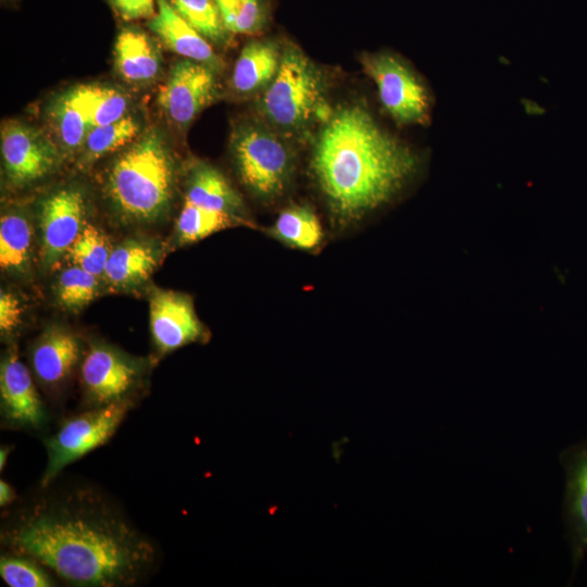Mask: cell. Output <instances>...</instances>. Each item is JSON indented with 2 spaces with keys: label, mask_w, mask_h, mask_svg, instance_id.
<instances>
[{
  "label": "cell",
  "mask_w": 587,
  "mask_h": 587,
  "mask_svg": "<svg viewBox=\"0 0 587 587\" xmlns=\"http://www.w3.org/2000/svg\"><path fill=\"white\" fill-rule=\"evenodd\" d=\"M3 533L15 552L75 586H127L155 560L153 544L89 489L36 503Z\"/></svg>",
  "instance_id": "obj_1"
},
{
  "label": "cell",
  "mask_w": 587,
  "mask_h": 587,
  "mask_svg": "<svg viewBox=\"0 0 587 587\" xmlns=\"http://www.w3.org/2000/svg\"><path fill=\"white\" fill-rule=\"evenodd\" d=\"M416 155L361 107H345L321 130L311 171L335 226L355 224L414 174Z\"/></svg>",
  "instance_id": "obj_2"
},
{
  "label": "cell",
  "mask_w": 587,
  "mask_h": 587,
  "mask_svg": "<svg viewBox=\"0 0 587 587\" xmlns=\"http://www.w3.org/2000/svg\"><path fill=\"white\" fill-rule=\"evenodd\" d=\"M175 163L165 140L150 130L112 163L105 192L117 215L128 223H152L170 209Z\"/></svg>",
  "instance_id": "obj_3"
},
{
  "label": "cell",
  "mask_w": 587,
  "mask_h": 587,
  "mask_svg": "<svg viewBox=\"0 0 587 587\" xmlns=\"http://www.w3.org/2000/svg\"><path fill=\"white\" fill-rule=\"evenodd\" d=\"M259 110L286 130L302 129L325 112V82L316 65L296 46L282 52L278 71L264 89Z\"/></svg>",
  "instance_id": "obj_4"
},
{
  "label": "cell",
  "mask_w": 587,
  "mask_h": 587,
  "mask_svg": "<svg viewBox=\"0 0 587 587\" xmlns=\"http://www.w3.org/2000/svg\"><path fill=\"white\" fill-rule=\"evenodd\" d=\"M232 153L246 188L272 202L287 189L292 175V155L271 130L254 124L239 126L232 138Z\"/></svg>",
  "instance_id": "obj_5"
},
{
  "label": "cell",
  "mask_w": 587,
  "mask_h": 587,
  "mask_svg": "<svg viewBox=\"0 0 587 587\" xmlns=\"http://www.w3.org/2000/svg\"><path fill=\"white\" fill-rule=\"evenodd\" d=\"M129 409L128 401L93 407L67 420L46 440L48 462L41 486H48L70 463L103 445L117 429Z\"/></svg>",
  "instance_id": "obj_6"
},
{
  "label": "cell",
  "mask_w": 587,
  "mask_h": 587,
  "mask_svg": "<svg viewBox=\"0 0 587 587\" xmlns=\"http://www.w3.org/2000/svg\"><path fill=\"white\" fill-rule=\"evenodd\" d=\"M365 73L375 83L379 100L400 124H424L429 116V99L414 73L399 59L385 53L362 58Z\"/></svg>",
  "instance_id": "obj_7"
},
{
  "label": "cell",
  "mask_w": 587,
  "mask_h": 587,
  "mask_svg": "<svg viewBox=\"0 0 587 587\" xmlns=\"http://www.w3.org/2000/svg\"><path fill=\"white\" fill-rule=\"evenodd\" d=\"M143 372L142 360L103 342L90 345L80 366L85 395L93 407L128 401Z\"/></svg>",
  "instance_id": "obj_8"
},
{
  "label": "cell",
  "mask_w": 587,
  "mask_h": 587,
  "mask_svg": "<svg viewBox=\"0 0 587 587\" xmlns=\"http://www.w3.org/2000/svg\"><path fill=\"white\" fill-rule=\"evenodd\" d=\"M1 157L8 183L17 188L43 179L60 160L48 136L17 121H9L1 128Z\"/></svg>",
  "instance_id": "obj_9"
},
{
  "label": "cell",
  "mask_w": 587,
  "mask_h": 587,
  "mask_svg": "<svg viewBox=\"0 0 587 587\" xmlns=\"http://www.w3.org/2000/svg\"><path fill=\"white\" fill-rule=\"evenodd\" d=\"M37 222L41 262L49 268L67 253L87 224L84 193L75 187L49 193L39 203Z\"/></svg>",
  "instance_id": "obj_10"
},
{
  "label": "cell",
  "mask_w": 587,
  "mask_h": 587,
  "mask_svg": "<svg viewBox=\"0 0 587 587\" xmlns=\"http://www.w3.org/2000/svg\"><path fill=\"white\" fill-rule=\"evenodd\" d=\"M150 332L161 354L208 338V330L197 315L190 296L154 289L149 298Z\"/></svg>",
  "instance_id": "obj_11"
},
{
  "label": "cell",
  "mask_w": 587,
  "mask_h": 587,
  "mask_svg": "<svg viewBox=\"0 0 587 587\" xmlns=\"http://www.w3.org/2000/svg\"><path fill=\"white\" fill-rule=\"evenodd\" d=\"M213 71L188 59L174 64L158 96L162 110L173 123L187 126L213 100L216 92Z\"/></svg>",
  "instance_id": "obj_12"
},
{
  "label": "cell",
  "mask_w": 587,
  "mask_h": 587,
  "mask_svg": "<svg viewBox=\"0 0 587 587\" xmlns=\"http://www.w3.org/2000/svg\"><path fill=\"white\" fill-rule=\"evenodd\" d=\"M564 472L563 522L573 575L587 553V438L561 451Z\"/></svg>",
  "instance_id": "obj_13"
},
{
  "label": "cell",
  "mask_w": 587,
  "mask_h": 587,
  "mask_svg": "<svg viewBox=\"0 0 587 587\" xmlns=\"http://www.w3.org/2000/svg\"><path fill=\"white\" fill-rule=\"evenodd\" d=\"M0 396L2 411L10 422L33 427L45 422L43 405L30 373L14 348L1 361Z\"/></svg>",
  "instance_id": "obj_14"
},
{
  "label": "cell",
  "mask_w": 587,
  "mask_h": 587,
  "mask_svg": "<svg viewBox=\"0 0 587 587\" xmlns=\"http://www.w3.org/2000/svg\"><path fill=\"white\" fill-rule=\"evenodd\" d=\"M161 254V246L152 239L127 238L112 248L102 278L114 290L134 289L154 272Z\"/></svg>",
  "instance_id": "obj_15"
},
{
  "label": "cell",
  "mask_w": 587,
  "mask_h": 587,
  "mask_svg": "<svg viewBox=\"0 0 587 587\" xmlns=\"http://www.w3.org/2000/svg\"><path fill=\"white\" fill-rule=\"evenodd\" d=\"M82 353L80 341L70 329L52 325L39 336L32 350V366L46 386H58L70 376Z\"/></svg>",
  "instance_id": "obj_16"
},
{
  "label": "cell",
  "mask_w": 587,
  "mask_h": 587,
  "mask_svg": "<svg viewBox=\"0 0 587 587\" xmlns=\"http://www.w3.org/2000/svg\"><path fill=\"white\" fill-rule=\"evenodd\" d=\"M149 27L171 51L213 70L220 66V59L210 41L187 23L167 0H157V13L151 17Z\"/></svg>",
  "instance_id": "obj_17"
},
{
  "label": "cell",
  "mask_w": 587,
  "mask_h": 587,
  "mask_svg": "<svg viewBox=\"0 0 587 587\" xmlns=\"http://www.w3.org/2000/svg\"><path fill=\"white\" fill-rule=\"evenodd\" d=\"M185 200L196 205L227 213L243 225L252 226L243 202L225 176L215 167L200 163L187 179Z\"/></svg>",
  "instance_id": "obj_18"
},
{
  "label": "cell",
  "mask_w": 587,
  "mask_h": 587,
  "mask_svg": "<svg viewBox=\"0 0 587 587\" xmlns=\"http://www.w3.org/2000/svg\"><path fill=\"white\" fill-rule=\"evenodd\" d=\"M282 52L272 40L251 41L243 47L235 62L232 85L242 95L264 90L275 77Z\"/></svg>",
  "instance_id": "obj_19"
},
{
  "label": "cell",
  "mask_w": 587,
  "mask_h": 587,
  "mask_svg": "<svg viewBox=\"0 0 587 587\" xmlns=\"http://www.w3.org/2000/svg\"><path fill=\"white\" fill-rule=\"evenodd\" d=\"M114 57L120 76L130 84H146L158 76L159 52L143 32L124 28L116 38Z\"/></svg>",
  "instance_id": "obj_20"
},
{
  "label": "cell",
  "mask_w": 587,
  "mask_h": 587,
  "mask_svg": "<svg viewBox=\"0 0 587 587\" xmlns=\"http://www.w3.org/2000/svg\"><path fill=\"white\" fill-rule=\"evenodd\" d=\"M34 227L21 211L3 213L0 220V266L13 276L27 274L33 260Z\"/></svg>",
  "instance_id": "obj_21"
},
{
  "label": "cell",
  "mask_w": 587,
  "mask_h": 587,
  "mask_svg": "<svg viewBox=\"0 0 587 587\" xmlns=\"http://www.w3.org/2000/svg\"><path fill=\"white\" fill-rule=\"evenodd\" d=\"M266 233L289 248L307 252L319 250L324 240L317 215L305 204L284 209Z\"/></svg>",
  "instance_id": "obj_22"
},
{
  "label": "cell",
  "mask_w": 587,
  "mask_h": 587,
  "mask_svg": "<svg viewBox=\"0 0 587 587\" xmlns=\"http://www.w3.org/2000/svg\"><path fill=\"white\" fill-rule=\"evenodd\" d=\"M73 90L91 128L116 122L126 116L128 99L116 88L87 84L79 85Z\"/></svg>",
  "instance_id": "obj_23"
},
{
  "label": "cell",
  "mask_w": 587,
  "mask_h": 587,
  "mask_svg": "<svg viewBox=\"0 0 587 587\" xmlns=\"http://www.w3.org/2000/svg\"><path fill=\"white\" fill-rule=\"evenodd\" d=\"M234 225L242 223L227 213L205 209L185 200L175 226L176 240L179 245L198 242Z\"/></svg>",
  "instance_id": "obj_24"
},
{
  "label": "cell",
  "mask_w": 587,
  "mask_h": 587,
  "mask_svg": "<svg viewBox=\"0 0 587 587\" xmlns=\"http://www.w3.org/2000/svg\"><path fill=\"white\" fill-rule=\"evenodd\" d=\"M139 133V124L130 115L91 128L82 147L79 164L90 165L96 160L132 142Z\"/></svg>",
  "instance_id": "obj_25"
},
{
  "label": "cell",
  "mask_w": 587,
  "mask_h": 587,
  "mask_svg": "<svg viewBox=\"0 0 587 587\" xmlns=\"http://www.w3.org/2000/svg\"><path fill=\"white\" fill-rule=\"evenodd\" d=\"M51 116L62 147L68 152L82 149L91 127L73 89L58 98Z\"/></svg>",
  "instance_id": "obj_26"
},
{
  "label": "cell",
  "mask_w": 587,
  "mask_h": 587,
  "mask_svg": "<svg viewBox=\"0 0 587 587\" xmlns=\"http://www.w3.org/2000/svg\"><path fill=\"white\" fill-rule=\"evenodd\" d=\"M99 277L72 265L61 271L55 283V297L62 309L78 312L98 295Z\"/></svg>",
  "instance_id": "obj_27"
},
{
  "label": "cell",
  "mask_w": 587,
  "mask_h": 587,
  "mask_svg": "<svg viewBox=\"0 0 587 587\" xmlns=\"http://www.w3.org/2000/svg\"><path fill=\"white\" fill-rule=\"evenodd\" d=\"M173 9L209 41L224 45L229 32L214 0H167Z\"/></svg>",
  "instance_id": "obj_28"
},
{
  "label": "cell",
  "mask_w": 587,
  "mask_h": 587,
  "mask_svg": "<svg viewBox=\"0 0 587 587\" xmlns=\"http://www.w3.org/2000/svg\"><path fill=\"white\" fill-rule=\"evenodd\" d=\"M112 248L107 236L99 228L86 224L79 236L67 251L74 265L103 277Z\"/></svg>",
  "instance_id": "obj_29"
},
{
  "label": "cell",
  "mask_w": 587,
  "mask_h": 587,
  "mask_svg": "<svg viewBox=\"0 0 587 587\" xmlns=\"http://www.w3.org/2000/svg\"><path fill=\"white\" fill-rule=\"evenodd\" d=\"M216 5L229 33L254 34L266 24L268 11L265 0H226L216 2Z\"/></svg>",
  "instance_id": "obj_30"
},
{
  "label": "cell",
  "mask_w": 587,
  "mask_h": 587,
  "mask_svg": "<svg viewBox=\"0 0 587 587\" xmlns=\"http://www.w3.org/2000/svg\"><path fill=\"white\" fill-rule=\"evenodd\" d=\"M0 575L4 583L11 587H50L54 585L41 567L26 558L1 557Z\"/></svg>",
  "instance_id": "obj_31"
},
{
  "label": "cell",
  "mask_w": 587,
  "mask_h": 587,
  "mask_svg": "<svg viewBox=\"0 0 587 587\" xmlns=\"http://www.w3.org/2000/svg\"><path fill=\"white\" fill-rule=\"evenodd\" d=\"M23 305L18 297L9 290L0 292V330L2 336L12 334L22 324Z\"/></svg>",
  "instance_id": "obj_32"
},
{
  "label": "cell",
  "mask_w": 587,
  "mask_h": 587,
  "mask_svg": "<svg viewBox=\"0 0 587 587\" xmlns=\"http://www.w3.org/2000/svg\"><path fill=\"white\" fill-rule=\"evenodd\" d=\"M109 2L125 21L151 18L157 13V0H109Z\"/></svg>",
  "instance_id": "obj_33"
},
{
  "label": "cell",
  "mask_w": 587,
  "mask_h": 587,
  "mask_svg": "<svg viewBox=\"0 0 587 587\" xmlns=\"http://www.w3.org/2000/svg\"><path fill=\"white\" fill-rule=\"evenodd\" d=\"M15 498L13 488L4 480H0V505L9 504Z\"/></svg>",
  "instance_id": "obj_34"
},
{
  "label": "cell",
  "mask_w": 587,
  "mask_h": 587,
  "mask_svg": "<svg viewBox=\"0 0 587 587\" xmlns=\"http://www.w3.org/2000/svg\"><path fill=\"white\" fill-rule=\"evenodd\" d=\"M11 451V448L8 447V446H4L1 448L0 450V470L2 471L5 463H7V460H8V455Z\"/></svg>",
  "instance_id": "obj_35"
},
{
  "label": "cell",
  "mask_w": 587,
  "mask_h": 587,
  "mask_svg": "<svg viewBox=\"0 0 587 587\" xmlns=\"http://www.w3.org/2000/svg\"><path fill=\"white\" fill-rule=\"evenodd\" d=\"M214 1H215V3H216V2L226 1V0H214Z\"/></svg>",
  "instance_id": "obj_36"
}]
</instances>
